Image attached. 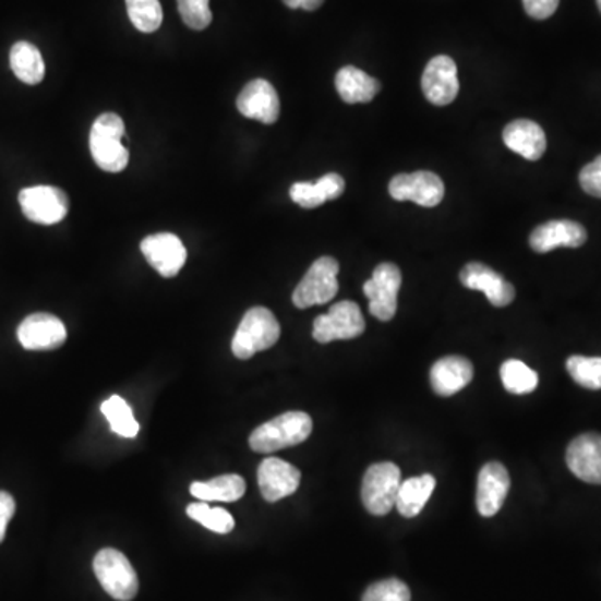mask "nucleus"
Masks as SVG:
<instances>
[{
    "label": "nucleus",
    "mask_w": 601,
    "mask_h": 601,
    "mask_svg": "<svg viewBox=\"0 0 601 601\" xmlns=\"http://www.w3.org/2000/svg\"><path fill=\"white\" fill-rule=\"evenodd\" d=\"M94 573L115 600L129 601L137 594L140 580L131 562L115 549H104L94 558Z\"/></svg>",
    "instance_id": "nucleus-6"
},
{
    "label": "nucleus",
    "mask_w": 601,
    "mask_h": 601,
    "mask_svg": "<svg viewBox=\"0 0 601 601\" xmlns=\"http://www.w3.org/2000/svg\"><path fill=\"white\" fill-rule=\"evenodd\" d=\"M598 9H600L601 12V0H597Z\"/></svg>",
    "instance_id": "nucleus-39"
},
{
    "label": "nucleus",
    "mask_w": 601,
    "mask_h": 601,
    "mask_svg": "<svg viewBox=\"0 0 601 601\" xmlns=\"http://www.w3.org/2000/svg\"><path fill=\"white\" fill-rule=\"evenodd\" d=\"M389 194L395 201H411L423 207H434L445 197V182L431 171L398 175L389 182Z\"/></svg>",
    "instance_id": "nucleus-10"
},
{
    "label": "nucleus",
    "mask_w": 601,
    "mask_h": 601,
    "mask_svg": "<svg viewBox=\"0 0 601 601\" xmlns=\"http://www.w3.org/2000/svg\"><path fill=\"white\" fill-rule=\"evenodd\" d=\"M103 413L111 424V430L122 438H135L140 433V423L132 414L131 406L121 396H111L103 402Z\"/></svg>",
    "instance_id": "nucleus-27"
},
{
    "label": "nucleus",
    "mask_w": 601,
    "mask_h": 601,
    "mask_svg": "<svg viewBox=\"0 0 601 601\" xmlns=\"http://www.w3.org/2000/svg\"><path fill=\"white\" fill-rule=\"evenodd\" d=\"M509 473L502 462H486L478 474L477 508L484 518H491L502 509L506 496H508Z\"/></svg>",
    "instance_id": "nucleus-17"
},
{
    "label": "nucleus",
    "mask_w": 601,
    "mask_h": 601,
    "mask_svg": "<svg viewBox=\"0 0 601 601\" xmlns=\"http://www.w3.org/2000/svg\"><path fill=\"white\" fill-rule=\"evenodd\" d=\"M313 420L303 411H288L261 424L251 433L250 446L256 453H275L301 445L310 438Z\"/></svg>",
    "instance_id": "nucleus-1"
},
{
    "label": "nucleus",
    "mask_w": 601,
    "mask_h": 601,
    "mask_svg": "<svg viewBox=\"0 0 601 601\" xmlns=\"http://www.w3.org/2000/svg\"><path fill=\"white\" fill-rule=\"evenodd\" d=\"M580 185L585 193L601 200V156L581 169Z\"/></svg>",
    "instance_id": "nucleus-34"
},
{
    "label": "nucleus",
    "mask_w": 601,
    "mask_h": 601,
    "mask_svg": "<svg viewBox=\"0 0 601 601\" xmlns=\"http://www.w3.org/2000/svg\"><path fill=\"white\" fill-rule=\"evenodd\" d=\"M15 513V500L9 495L8 491H0V543L4 541L5 531H8L9 521Z\"/></svg>",
    "instance_id": "nucleus-36"
},
{
    "label": "nucleus",
    "mask_w": 601,
    "mask_h": 601,
    "mask_svg": "<svg viewBox=\"0 0 601 601\" xmlns=\"http://www.w3.org/2000/svg\"><path fill=\"white\" fill-rule=\"evenodd\" d=\"M399 488H401V470L395 462L371 465L361 486L364 508L374 516L388 515L396 506Z\"/></svg>",
    "instance_id": "nucleus-5"
},
{
    "label": "nucleus",
    "mask_w": 601,
    "mask_h": 601,
    "mask_svg": "<svg viewBox=\"0 0 601 601\" xmlns=\"http://www.w3.org/2000/svg\"><path fill=\"white\" fill-rule=\"evenodd\" d=\"M141 251L147 263L164 278H175L188 260V251L181 239L171 232L147 236L141 242Z\"/></svg>",
    "instance_id": "nucleus-12"
},
{
    "label": "nucleus",
    "mask_w": 601,
    "mask_h": 601,
    "mask_svg": "<svg viewBox=\"0 0 601 601\" xmlns=\"http://www.w3.org/2000/svg\"><path fill=\"white\" fill-rule=\"evenodd\" d=\"M182 22L194 31H204L213 22L209 0H178Z\"/></svg>",
    "instance_id": "nucleus-32"
},
{
    "label": "nucleus",
    "mask_w": 601,
    "mask_h": 601,
    "mask_svg": "<svg viewBox=\"0 0 601 601\" xmlns=\"http://www.w3.org/2000/svg\"><path fill=\"white\" fill-rule=\"evenodd\" d=\"M289 9H299L301 8V0H283Z\"/></svg>",
    "instance_id": "nucleus-38"
},
{
    "label": "nucleus",
    "mask_w": 601,
    "mask_h": 601,
    "mask_svg": "<svg viewBox=\"0 0 601 601\" xmlns=\"http://www.w3.org/2000/svg\"><path fill=\"white\" fill-rule=\"evenodd\" d=\"M524 5L530 17L544 21L555 14L560 0H524Z\"/></svg>",
    "instance_id": "nucleus-35"
},
{
    "label": "nucleus",
    "mask_w": 601,
    "mask_h": 601,
    "mask_svg": "<svg viewBox=\"0 0 601 601\" xmlns=\"http://www.w3.org/2000/svg\"><path fill=\"white\" fill-rule=\"evenodd\" d=\"M22 213L36 225H58L68 216L69 197L56 185H33L19 194Z\"/></svg>",
    "instance_id": "nucleus-7"
},
{
    "label": "nucleus",
    "mask_w": 601,
    "mask_h": 601,
    "mask_svg": "<svg viewBox=\"0 0 601 601\" xmlns=\"http://www.w3.org/2000/svg\"><path fill=\"white\" fill-rule=\"evenodd\" d=\"M503 141L513 153L527 160H538L546 151V135L537 122L530 119H516L503 131Z\"/></svg>",
    "instance_id": "nucleus-21"
},
{
    "label": "nucleus",
    "mask_w": 601,
    "mask_h": 601,
    "mask_svg": "<svg viewBox=\"0 0 601 601\" xmlns=\"http://www.w3.org/2000/svg\"><path fill=\"white\" fill-rule=\"evenodd\" d=\"M132 25L141 33H156L163 24L159 0H125Z\"/></svg>",
    "instance_id": "nucleus-29"
},
{
    "label": "nucleus",
    "mask_w": 601,
    "mask_h": 601,
    "mask_svg": "<svg viewBox=\"0 0 601 601\" xmlns=\"http://www.w3.org/2000/svg\"><path fill=\"white\" fill-rule=\"evenodd\" d=\"M236 104L244 118L254 119L263 124H275L281 115L278 93L266 79H254L250 84H245Z\"/></svg>",
    "instance_id": "nucleus-14"
},
{
    "label": "nucleus",
    "mask_w": 601,
    "mask_h": 601,
    "mask_svg": "<svg viewBox=\"0 0 601 601\" xmlns=\"http://www.w3.org/2000/svg\"><path fill=\"white\" fill-rule=\"evenodd\" d=\"M366 329L361 308L352 301H341L329 308L327 314L317 316L313 326V338L321 345L338 341V339H354Z\"/></svg>",
    "instance_id": "nucleus-9"
},
{
    "label": "nucleus",
    "mask_w": 601,
    "mask_h": 601,
    "mask_svg": "<svg viewBox=\"0 0 601 601\" xmlns=\"http://www.w3.org/2000/svg\"><path fill=\"white\" fill-rule=\"evenodd\" d=\"M401 271L396 264L381 263L373 276L364 283V296L370 299V313L376 320L392 321L398 311V292L401 289Z\"/></svg>",
    "instance_id": "nucleus-8"
},
{
    "label": "nucleus",
    "mask_w": 601,
    "mask_h": 601,
    "mask_svg": "<svg viewBox=\"0 0 601 601\" xmlns=\"http://www.w3.org/2000/svg\"><path fill=\"white\" fill-rule=\"evenodd\" d=\"M363 601H411L408 585L396 578L371 585L363 594Z\"/></svg>",
    "instance_id": "nucleus-33"
},
{
    "label": "nucleus",
    "mask_w": 601,
    "mask_h": 601,
    "mask_svg": "<svg viewBox=\"0 0 601 601\" xmlns=\"http://www.w3.org/2000/svg\"><path fill=\"white\" fill-rule=\"evenodd\" d=\"M424 97L434 106H448L459 93L458 69L449 56H436L428 62L421 77Z\"/></svg>",
    "instance_id": "nucleus-13"
},
{
    "label": "nucleus",
    "mask_w": 601,
    "mask_h": 601,
    "mask_svg": "<svg viewBox=\"0 0 601 601\" xmlns=\"http://www.w3.org/2000/svg\"><path fill=\"white\" fill-rule=\"evenodd\" d=\"M587 239V231L580 223L556 219L538 226L531 232L530 245L534 253L544 254L556 248H580Z\"/></svg>",
    "instance_id": "nucleus-19"
},
{
    "label": "nucleus",
    "mask_w": 601,
    "mask_h": 601,
    "mask_svg": "<svg viewBox=\"0 0 601 601\" xmlns=\"http://www.w3.org/2000/svg\"><path fill=\"white\" fill-rule=\"evenodd\" d=\"M324 4V0H301V8L303 11L313 12L320 9Z\"/></svg>",
    "instance_id": "nucleus-37"
},
{
    "label": "nucleus",
    "mask_w": 601,
    "mask_h": 601,
    "mask_svg": "<svg viewBox=\"0 0 601 601\" xmlns=\"http://www.w3.org/2000/svg\"><path fill=\"white\" fill-rule=\"evenodd\" d=\"M473 364L462 357H446L436 361L430 371L431 386L443 398L467 388L473 380Z\"/></svg>",
    "instance_id": "nucleus-20"
},
{
    "label": "nucleus",
    "mask_w": 601,
    "mask_h": 601,
    "mask_svg": "<svg viewBox=\"0 0 601 601\" xmlns=\"http://www.w3.org/2000/svg\"><path fill=\"white\" fill-rule=\"evenodd\" d=\"M11 68L15 77L29 86H36L43 82L44 75H46L43 53L34 44L25 43V40L12 46Z\"/></svg>",
    "instance_id": "nucleus-26"
},
{
    "label": "nucleus",
    "mask_w": 601,
    "mask_h": 601,
    "mask_svg": "<svg viewBox=\"0 0 601 601\" xmlns=\"http://www.w3.org/2000/svg\"><path fill=\"white\" fill-rule=\"evenodd\" d=\"M245 481L239 474H223L211 481L191 484V495L201 502H238L244 496Z\"/></svg>",
    "instance_id": "nucleus-25"
},
{
    "label": "nucleus",
    "mask_w": 601,
    "mask_h": 601,
    "mask_svg": "<svg viewBox=\"0 0 601 601\" xmlns=\"http://www.w3.org/2000/svg\"><path fill=\"white\" fill-rule=\"evenodd\" d=\"M281 326L267 308H251L242 317L232 338V352L238 360H250L256 352L266 351L278 342Z\"/></svg>",
    "instance_id": "nucleus-3"
},
{
    "label": "nucleus",
    "mask_w": 601,
    "mask_h": 601,
    "mask_svg": "<svg viewBox=\"0 0 601 601\" xmlns=\"http://www.w3.org/2000/svg\"><path fill=\"white\" fill-rule=\"evenodd\" d=\"M503 386L512 395H530L537 389L538 374L520 360H508L500 370Z\"/></svg>",
    "instance_id": "nucleus-28"
},
{
    "label": "nucleus",
    "mask_w": 601,
    "mask_h": 601,
    "mask_svg": "<svg viewBox=\"0 0 601 601\" xmlns=\"http://www.w3.org/2000/svg\"><path fill=\"white\" fill-rule=\"evenodd\" d=\"M465 288L483 291L495 308H505L515 301V288L500 273L483 263H468L459 273Z\"/></svg>",
    "instance_id": "nucleus-15"
},
{
    "label": "nucleus",
    "mask_w": 601,
    "mask_h": 601,
    "mask_svg": "<svg viewBox=\"0 0 601 601\" xmlns=\"http://www.w3.org/2000/svg\"><path fill=\"white\" fill-rule=\"evenodd\" d=\"M566 370L575 383L587 389H601V358L569 357Z\"/></svg>",
    "instance_id": "nucleus-31"
},
{
    "label": "nucleus",
    "mask_w": 601,
    "mask_h": 601,
    "mask_svg": "<svg viewBox=\"0 0 601 601\" xmlns=\"http://www.w3.org/2000/svg\"><path fill=\"white\" fill-rule=\"evenodd\" d=\"M339 263L332 256L314 261L292 292V303L299 310L326 304L338 295Z\"/></svg>",
    "instance_id": "nucleus-4"
},
{
    "label": "nucleus",
    "mask_w": 601,
    "mask_h": 601,
    "mask_svg": "<svg viewBox=\"0 0 601 601\" xmlns=\"http://www.w3.org/2000/svg\"><path fill=\"white\" fill-rule=\"evenodd\" d=\"M434 488H436V480L433 474H421V477L402 481L395 508L405 518H414L423 512L424 505L430 502Z\"/></svg>",
    "instance_id": "nucleus-24"
},
{
    "label": "nucleus",
    "mask_w": 601,
    "mask_h": 601,
    "mask_svg": "<svg viewBox=\"0 0 601 601\" xmlns=\"http://www.w3.org/2000/svg\"><path fill=\"white\" fill-rule=\"evenodd\" d=\"M566 465L585 483L601 484V434L585 433L569 443Z\"/></svg>",
    "instance_id": "nucleus-18"
},
{
    "label": "nucleus",
    "mask_w": 601,
    "mask_h": 601,
    "mask_svg": "<svg viewBox=\"0 0 601 601\" xmlns=\"http://www.w3.org/2000/svg\"><path fill=\"white\" fill-rule=\"evenodd\" d=\"M124 135V121L118 115L106 112L94 122L89 135V149L94 163L103 171L122 172L128 168L129 151L122 144Z\"/></svg>",
    "instance_id": "nucleus-2"
},
{
    "label": "nucleus",
    "mask_w": 601,
    "mask_h": 601,
    "mask_svg": "<svg viewBox=\"0 0 601 601\" xmlns=\"http://www.w3.org/2000/svg\"><path fill=\"white\" fill-rule=\"evenodd\" d=\"M299 483H301V471L285 459L271 456L257 468V484L266 502L276 503L292 495L298 490Z\"/></svg>",
    "instance_id": "nucleus-16"
},
{
    "label": "nucleus",
    "mask_w": 601,
    "mask_h": 601,
    "mask_svg": "<svg viewBox=\"0 0 601 601\" xmlns=\"http://www.w3.org/2000/svg\"><path fill=\"white\" fill-rule=\"evenodd\" d=\"M17 339L22 348L29 351H52L64 345L68 339V329L58 316L36 313L25 317L19 324Z\"/></svg>",
    "instance_id": "nucleus-11"
},
{
    "label": "nucleus",
    "mask_w": 601,
    "mask_h": 601,
    "mask_svg": "<svg viewBox=\"0 0 601 601\" xmlns=\"http://www.w3.org/2000/svg\"><path fill=\"white\" fill-rule=\"evenodd\" d=\"M188 515L214 533L226 534L235 530V518L231 513L223 508H211L206 503L189 505Z\"/></svg>",
    "instance_id": "nucleus-30"
},
{
    "label": "nucleus",
    "mask_w": 601,
    "mask_h": 601,
    "mask_svg": "<svg viewBox=\"0 0 601 601\" xmlns=\"http://www.w3.org/2000/svg\"><path fill=\"white\" fill-rule=\"evenodd\" d=\"M345 179L336 172H329L316 182H295L289 194L298 206L314 209L326 201L338 200L345 193Z\"/></svg>",
    "instance_id": "nucleus-22"
},
{
    "label": "nucleus",
    "mask_w": 601,
    "mask_h": 601,
    "mask_svg": "<svg viewBox=\"0 0 601 601\" xmlns=\"http://www.w3.org/2000/svg\"><path fill=\"white\" fill-rule=\"evenodd\" d=\"M335 82L339 96L348 104L371 103L381 89L377 79L371 77L354 65L339 69Z\"/></svg>",
    "instance_id": "nucleus-23"
}]
</instances>
